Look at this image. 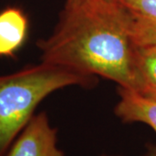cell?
Instances as JSON below:
<instances>
[{
    "label": "cell",
    "instance_id": "obj_1",
    "mask_svg": "<svg viewBox=\"0 0 156 156\" xmlns=\"http://www.w3.org/2000/svg\"><path fill=\"white\" fill-rule=\"evenodd\" d=\"M42 61L137 89L134 44L125 7L106 0L65 6L55 31L39 41Z\"/></svg>",
    "mask_w": 156,
    "mask_h": 156
},
{
    "label": "cell",
    "instance_id": "obj_2",
    "mask_svg": "<svg viewBox=\"0 0 156 156\" xmlns=\"http://www.w3.org/2000/svg\"><path fill=\"white\" fill-rule=\"evenodd\" d=\"M94 78L44 62L0 76V156L27 125L39 102L47 95L67 86L92 85Z\"/></svg>",
    "mask_w": 156,
    "mask_h": 156
},
{
    "label": "cell",
    "instance_id": "obj_3",
    "mask_svg": "<svg viewBox=\"0 0 156 156\" xmlns=\"http://www.w3.org/2000/svg\"><path fill=\"white\" fill-rule=\"evenodd\" d=\"M45 113L32 116L6 156H64Z\"/></svg>",
    "mask_w": 156,
    "mask_h": 156
},
{
    "label": "cell",
    "instance_id": "obj_4",
    "mask_svg": "<svg viewBox=\"0 0 156 156\" xmlns=\"http://www.w3.org/2000/svg\"><path fill=\"white\" fill-rule=\"evenodd\" d=\"M128 12L137 47L156 45V0H120Z\"/></svg>",
    "mask_w": 156,
    "mask_h": 156
},
{
    "label": "cell",
    "instance_id": "obj_5",
    "mask_svg": "<svg viewBox=\"0 0 156 156\" xmlns=\"http://www.w3.org/2000/svg\"><path fill=\"white\" fill-rule=\"evenodd\" d=\"M120 101L115 115L124 122H143L156 133V97L143 95L134 89L119 88Z\"/></svg>",
    "mask_w": 156,
    "mask_h": 156
},
{
    "label": "cell",
    "instance_id": "obj_6",
    "mask_svg": "<svg viewBox=\"0 0 156 156\" xmlns=\"http://www.w3.org/2000/svg\"><path fill=\"white\" fill-rule=\"evenodd\" d=\"M28 30L25 15L17 8H7L0 13V56H13L23 44Z\"/></svg>",
    "mask_w": 156,
    "mask_h": 156
},
{
    "label": "cell",
    "instance_id": "obj_7",
    "mask_svg": "<svg viewBox=\"0 0 156 156\" xmlns=\"http://www.w3.org/2000/svg\"><path fill=\"white\" fill-rule=\"evenodd\" d=\"M135 71L136 91L156 97V45L136 48Z\"/></svg>",
    "mask_w": 156,
    "mask_h": 156
},
{
    "label": "cell",
    "instance_id": "obj_8",
    "mask_svg": "<svg viewBox=\"0 0 156 156\" xmlns=\"http://www.w3.org/2000/svg\"><path fill=\"white\" fill-rule=\"evenodd\" d=\"M83 1H85V0H67L65 6L76 5L81 4V3H82V2H83Z\"/></svg>",
    "mask_w": 156,
    "mask_h": 156
},
{
    "label": "cell",
    "instance_id": "obj_9",
    "mask_svg": "<svg viewBox=\"0 0 156 156\" xmlns=\"http://www.w3.org/2000/svg\"><path fill=\"white\" fill-rule=\"evenodd\" d=\"M148 156H156V149H154L153 152H151L150 154Z\"/></svg>",
    "mask_w": 156,
    "mask_h": 156
},
{
    "label": "cell",
    "instance_id": "obj_10",
    "mask_svg": "<svg viewBox=\"0 0 156 156\" xmlns=\"http://www.w3.org/2000/svg\"><path fill=\"white\" fill-rule=\"evenodd\" d=\"M108 2H110V3H118L120 0H106Z\"/></svg>",
    "mask_w": 156,
    "mask_h": 156
},
{
    "label": "cell",
    "instance_id": "obj_11",
    "mask_svg": "<svg viewBox=\"0 0 156 156\" xmlns=\"http://www.w3.org/2000/svg\"><path fill=\"white\" fill-rule=\"evenodd\" d=\"M105 156H108V155H105Z\"/></svg>",
    "mask_w": 156,
    "mask_h": 156
}]
</instances>
